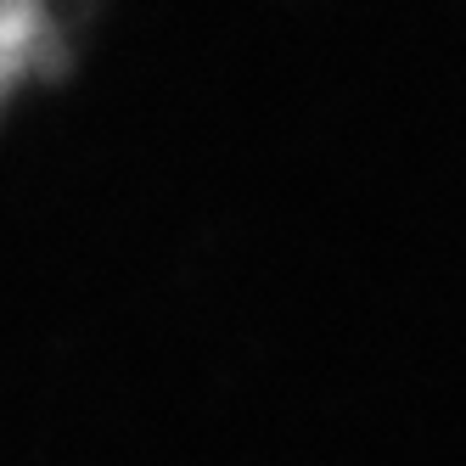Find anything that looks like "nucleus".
Returning a JSON list of instances; mask_svg holds the SVG:
<instances>
[{
    "label": "nucleus",
    "instance_id": "f257e3e1",
    "mask_svg": "<svg viewBox=\"0 0 466 466\" xmlns=\"http://www.w3.org/2000/svg\"><path fill=\"white\" fill-rule=\"evenodd\" d=\"M74 62L68 0H0V118Z\"/></svg>",
    "mask_w": 466,
    "mask_h": 466
}]
</instances>
